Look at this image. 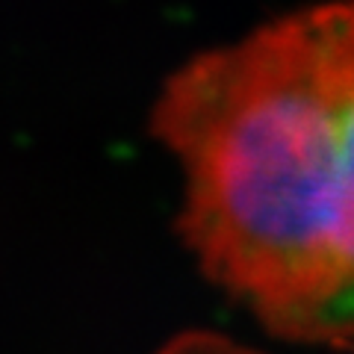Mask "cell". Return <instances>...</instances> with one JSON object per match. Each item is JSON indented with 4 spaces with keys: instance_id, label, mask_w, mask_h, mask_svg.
<instances>
[{
    "instance_id": "1",
    "label": "cell",
    "mask_w": 354,
    "mask_h": 354,
    "mask_svg": "<svg viewBox=\"0 0 354 354\" xmlns=\"http://www.w3.org/2000/svg\"><path fill=\"white\" fill-rule=\"evenodd\" d=\"M151 133L177 230L272 337L354 342V0L304 6L171 71Z\"/></svg>"
},
{
    "instance_id": "2",
    "label": "cell",
    "mask_w": 354,
    "mask_h": 354,
    "mask_svg": "<svg viewBox=\"0 0 354 354\" xmlns=\"http://www.w3.org/2000/svg\"><path fill=\"white\" fill-rule=\"evenodd\" d=\"M157 354H263L251 346L230 339L216 330H186V334L171 337Z\"/></svg>"
}]
</instances>
